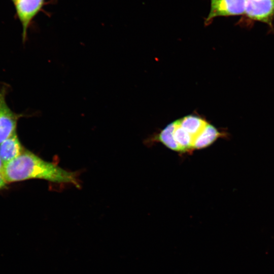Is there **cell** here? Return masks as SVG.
Wrapping results in <instances>:
<instances>
[{"label":"cell","mask_w":274,"mask_h":274,"mask_svg":"<svg viewBox=\"0 0 274 274\" xmlns=\"http://www.w3.org/2000/svg\"><path fill=\"white\" fill-rule=\"evenodd\" d=\"M2 175L8 184L39 179L79 186L76 173L46 161L27 150L16 158L4 164Z\"/></svg>","instance_id":"6da1fadb"},{"label":"cell","mask_w":274,"mask_h":274,"mask_svg":"<svg viewBox=\"0 0 274 274\" xmlns=\"http://www.w3.org/2000/svg\"><path fill=\"white\" fill-rule=\"evenodd\" d=\"M8 87H0V144L16 133L19 119L24 116L13 111L6 101Z\"/></svg>","instance_id":"7a4b0ae2"},{"label":"cell","mask_w":274,"mask_h":274,"mask_svg":"<svg viewBox=\"0 0 274 274\" xmlns=\"http://www.w3.org/2000/svg\"><path fill=\"white\" fill-rule=\"evenodd\" d=\"M244 16L251 21L264 23L272 28L274 0H246Z\"/></svg>","instance_id":"3957f363"},{"label":"cell","mask_w":274,"mask_h":274,"mask_svg":"<svg viewBox=\"0 0 274 274\" xmlns=\"http://www.w3.org/2000/svg\"><path fill=\"white\" fill-rule=\"evenodd\" d=\"M246 0H210V10L204 20L209 25L213 19L220 16L244 15Z\"/></svg>","instance_id":"277c9868"},{"label":"cell","mask_w":274,"mask_h":274,"mask_svg":"<svg viewBox=\"0 0 274 274\" xmlns=\"http://www.w3.org/2000/svg\"><path fill=\"white\" fill-rule=\"evenodd\" d=\"M13 3L16 16L22 27V40L24 42L28 28L34 18L42 10L45 0H16Z\"/></svg>","instance_id":"5b68a950"},{"label":"cell","mask_w":274,"mask_h":274,"mask_svg":"<svg viewBox=\"0 0 274 274\" xmlns=\"http://www.w3.org/2000/svg\"><path fill=\"white\" fill-rule=\"evenodd\" d=\"M24 150L16 133L0 144V158L4 164L17 157Z\"/></svg>","instance_id":"8992f818"},{"label":"cell","mask_w":274,"mask_h":274,"mask_svg":"<svg viewBox=\"0 0 274 274\" xmlns=\"http://www.w3.org/2000/svg\"><path fill=\"white\" fill-rule=\"evenodd\" d=\"M224 136L225 133L221 132L213 125L208 123L201 133L195 138L193 148L196 149L206 148L218 138Z\"/></svg>","instance_id":"52a82bcc"},{"label":"cell","mask_w":274,"mask_h":274,"mask_svg":"<svg viewBox=\"0 0 274 274\" xmlns=\"http://www.w3.org/2000/svg\"><path fill=\"white\" fill-rule=\"evenodd\" d=\"M178 121L180 125L191 136L194 141L208 124L204 119L194 115L185 116L178 120Z\"/></svg>","instance_id":"ba28073f"},{"label":"cell","mask_w":274,"mask_h":274,"mask_svg":"<svg viewBox=\"0 0 274 274\" xmlns=\"http://www.w3.org/2000/svg\"><path fill=\"white\" fill-rule=\"evenodd\" d=\"M174 137L181 152H185L193 149V138L180 125L178 120L175 121Z\"/></svg>","instance_id":"9c48e42d"},{"label":"cell","mask_w":274,"mask_h":274,"mask_svg":"<svg viewBox=\"0 0 274 274\" xmlns=\"http://www.w3.org/2000/svg\"><path fill=\"white\" fill-rule=\"evenodd\" d=\"M175 122L168 124L159 134L158 140L174 151L180 152V148L174 137Z\"/></svg>","instance_id":"30bf717a"},{"label":"cell","mask_w":274,"mask_h":274,"mask_svg":"<svg viewBox=\"0 0 274 274\" xmlns=\"http://www.w3.org/2000/svg\"><path fill=\"white\" fill-rule=\"evenodd\" d=\"M8 183L4 179L3 176L0 174V190L5 189Z\"/></svg>","instance_id":"8fae6325"},{"label":"cell","mask_w":274,"mask_h":274,"mask_svg":"<svg viewBox=\"0 0 274 274\" xmlns=\"http://www.w3.org/2000/svg\"><path fill=\"white\" fill-rule=\"evenodd\" d=\"M3 168H4V163L3 162H2V161L1 160V158H0V174L2 175V173L3 172Z\"/></svg>","instance_id":"7c38bea8"},{"label":"cell","mask_w":274,"mask_h":274,"mask_svg":"<svg viewBox=\"0 0 274 274\" xmlns=\"http://www.w3.org/2000/svg\"><path fill=\"white\" fill-rule=\"evenodd\" d=\"M16 0H12V1L13 2H14Z\"/></svg>","instance_id":"4fadbf2b"}]
</instances>
